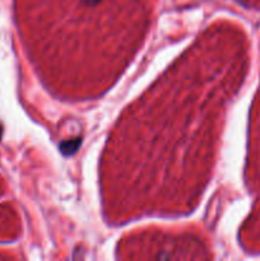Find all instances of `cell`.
<instances>
[{
	"label": "cell",
	"instance_id": "7a4b0ae2",
	"mask_svg": "<svg viewBox=\"0 0 260 261\" xmlns=\"http://www.w3.org/2000/svg\"><path fill=\"white\" fill-rule=\"evenodd\" d=\"M0 135H2V128H0Z\"/></svg>",
	"mask_w": 260,
	"mask_h": 261
},
{
	"label": "cell",
	"instance_id": "6da1fadb",
	"mask_svg": "<svg viewBox=\"0 0 260 261\" xmlns=\"http://www.w3.org/2000/svg\"><path fill=\"white\" fill-rule=\"evenodd\" d=\"M90 2H93V3H95V2H100V0H90Z\"/></svg>",
	"mask_w": 260,
	"mask_h": 261
}]
</instances>
